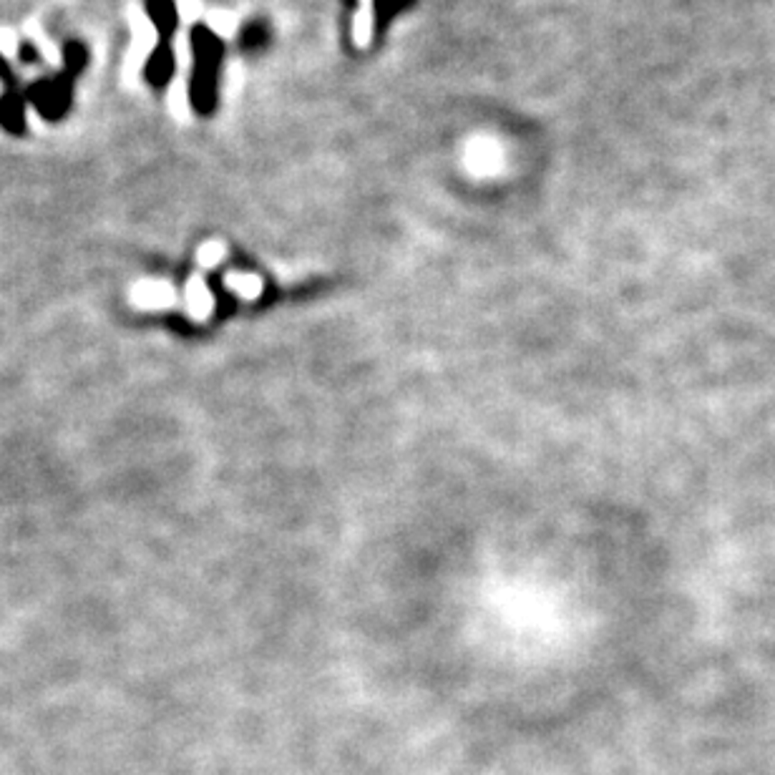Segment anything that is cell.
Segmentation results:
<instances>
[{"label": "cell", "mask_w": 775, "mask_h": 775, "mask_svg": "<svg viewBox=\"0 0 775 775\" xmlns=\"http://www.w3.org/2000/svg\"><path fill=\"white\" fill-rule=\"evenodd\" d=\"M224 257H227V247H224V244L206 242L199 247V252H196V262H199L202 269H212V267H217Z\"/></svg>", "instance_id": "7"}, {"label": "cell", "mask_w": 775, "mask_h": 775, "mask_svg": "<svg viewBox=\"0 0 775 775\" xmlns=\"http://www.w3.org/2000/svg\"><path fill=\"white\" fill-rule=\"evenodd\" d=\"M224 287L232 295H237L240 300H244V303H252V300H257L262 295L265 282L255 272H227L224 275Z\"/></svg>", "instance_id": "6"}, {"label": "cell", "mask_w": 775, "mask_h": 775, "mask_svg": "<svg viewBox=\"0 0 775 775\" xmlns=\"http://www.w3.org/2000/svg\"><path fill=\"white\" fill-rule=\"evenodd\" d=\"M21 59H23V61H36L38 56H36V50H33V46H31V43H25V46H21Z\"/></svg>", "instance_id": "9"}, {"label": "cell", "mask_w": 775, "mask_h": 775, "mask_svg": "<svg viewBox=\"0 0 775 775\" xmlns=\"http://www.w3.org/2000/svg\"><path fill=\"white\" fill-rule=\"evenodd\" d=\"M214 305H217L214 295H212L202 275H192L187 279V287H184V313H187V317H192L194 323H206L214 315Z\"/></svg>", "instance_id": "3"}, {"label": "cell", "mask_w": 775, "mask_h": 775, "mask_svg": "<svg viewBox=\"0 0 775 775\" xmlns=\"http://www.w3.org/2000/svg\"><path fill=\"white\" fill-rule=\"evenodd\" d=\"M0 123L11 133H23V96L18 94V88H8V91L0 96Z\"/></svg>", "instance_id": "5"}, {"label": "cell", "mask_w": 775, "mask_h": 775, "mask_svg": "<svg viewBox=\"0 0 775 775\" xmlns=\"http://www.w3.org/2000/svg\"><path fill=\"white\" fill-rule=\"evenodd\" d=\"M504 164V157H501V149H498L494 141L488 139H479L469 146V154H466V167L473 171V174H494L497 169H501Z\"/></svg>", "instance_id": "4"}, {"label": "cell", "mask_w": 775, "mask_h": 775, "mask_svg": "<svg viewBox=\"0 0 775 775\" xmlns=\"http://www.w3.org/2000/svg\"><path fill=\"white\" fill-rule=\"evenodd\" d=\"M132 303L133 307L151 310V313L169 310L177 305V290L171 282H164V279H141L132 287Z\"/></svg>", "instance_id": "2"}, {"label": "cell", "mask_w": 775, "mask_h": 775, "mask_svg": "<svg viewBox=\"0 0 775 775\" xmlns=\"http://www.w3.org/2000/svg\"><path fill=\"white\" fill-rule=\"evenodd\" d=\"M209 23H212V28L217 31L219 36H232L237 21H234L232 13H212V15H209Z\"/></svg>", "instance_id": "8"}, {"label": "cell", "mask_w": 775, "mask_h": 775, "mask_svg": "<svg viewBox=\"0 0 775 775\" xmlns=\"http://www.w3.org/2000/svg\"><path fill=\"white\" fill-rule=\"evenodd\" d=\"M68 78H66V73H63L61 78H56V81H41V84H36L31 91H28V98L33 101L38 106V111L46 116V119H50V122H56V119H61L63 114H66V106H68Z\"/></svg>", "instance_id": "1"}]
</instances>
